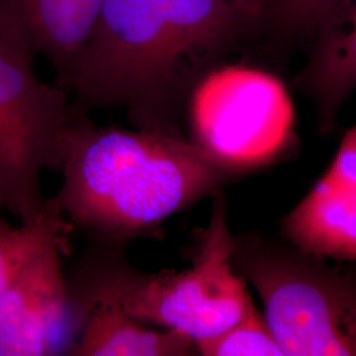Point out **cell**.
<instances>
[{
    "label": "cell",
    "mask_w": 356,
    "mask_h": 356,
    "mask_svg": "<svg viewBox=\"0 0 356 356\" xmlns=\"http://www.w3.org/2000/svg\"><path fill=\"white\" fill-rule=\"evenodd\" d=\"M63 184L47 204L104 245L161 232L168 218L247 176L186 138L99 127L73 106Z\"/></svg>",
    "instance_id": "cell-1"
},
{
    "label": "cell",
    "mask_w": 356,
    "mask_h": 356,
    "mask_svg": "<svg viewBox=\"0 0 356 356\" xmlns=\"http://www.w3.org/2000/svg\"><path fill=\"white\" fill-rule=\"evenodd\" d=\"M250 24L229 0H102L73 106L124 107L139 129L184 138L178 107L194 70Z\"/></svg>",
    "instance_id": "cell-2"
},
{
    "label": "cell",
    "mask_w": 356,
    "mask_h": 356,
    "mask_svg": "<svg viewBox=\"0 0 356 356\" xmlns=\"http://www.w3.org/2000/svg\"><path fill=\"white\" fill-rule=\"evenodd\" d=\"M207 227L197 231L191 267L145 273L129 266L120 245L86 261L67 292L76 321L95 301H113L143 323L176 331L194 343L227 330L254 309L252 296L229 261L232 236L223 191L213 194Z\"/></svg>",
    "instance_id": "cell-3"
},
{
    "label": "cell",
    "mask_w": 356,
    "mask_h": 356,
    "mask_svg": "<svg viewBox=\"0 0 356 356\" xmlns=\"http://www.w3.org/2000/svg\"><path fill=\"white\" fill-rule=\"evenodd\" d=\"M229 261L259 294L284 356L356 355L355 273L256 232L232 236Z\"/></svg>",
    "instance_id": "cell-4"
},
{
    "label": "cell",
    "mask_w": 356,
    "mask_h": 356,
    "mask_svg": "<svg viewBox=\"0 0 356 356\" xmlns=\"http://www.w3.org/2000/svg\"><path fill=\"white\" fill-rule=\"evenodd\" d=\"M35 54L0 20V210L20 223L45 209L41 175L60 170L73 115L66 90L42 82Z\"/></svg>",
    "instance_id": "cell-5"
},
{
    "label": "cell",
    "mask_w": 356,
    "mask_h": 356,
    "mask_svg": "<svg viewBox=\"0 0 356 356\" xmlns=\"http://www.w3.org/2000/svg\"><path fill=\"white\" fill-rule=\"evenodd\" d=\"M189 123L191 143L247 175L280 161L297 144L285 83L245 65L216 67L197 81Z\"/></svg>",
    "instance_id": "cell-6"
},
{
    "label": "cell",
    "mask_w": 356,
    "mask_h": 356,
    "mask_svg": "<svg viewBox=\"0 0 356 356\" xmlns=\"http://www.w3.org/2000/svg\"><path fill=\"white\" fill-rule=\"evenodd\" d=\"M38 256L0 296V356L54 355L69 350L74 326L61 254Z\"/></svg>",
    "instance_id": "cell-7"
},
{
    "label": "cell",
    "mask_w": 356,
    "mask_h": 356,
    "mask_svg": "<svg viewBox=\"0 0 356 356\" xmlns=\"http://www.w3.org/2000/svg\"><path fill=\"white\" fill-rule=\"evenodd\" d=\"M102 0H0V20L41 54L56 72V85L70 90Z\"/></svg>",
    "instance_id": "cell-8"
},
{
    "label": "cell",
    "mask_w": 356,
    "mask_h": 356,
    "mask_svg": "<svg viewBox=\"0 0 356 356\" xmlns=\"http://www.w3.org/2000/svg\"><path fill=\"white\" fill-rule=\"evenodd\" d=\"M313 38L309 60L293 86L314 104L319 132L330 135L356 86V13L319 26Z\"/></svg>",
    "instance_id": "cell-9"
},
{
    "label": "cell",
    "mask_w": 356,
    "mask_h": 356,
    "mask_svg": "<svg viewBox=\"0 0 356 356\" xmlns=\"http://www.w3.org/2000/svg\"><path fill=\"white\" fill-rule=\"evenodd\" d=\"M281 231L293 247L338 263L356 259V191L319 178L282 218Z\"/></svg>",
    "instance_id": "cell-10"
},
{
    "label": "cell",
    "mask_w": 356,
    "mask_h": 356,
    "mask_svg": "<svg viewBox=\"0 0 356 356\" xmlns=\"http://www.w3.org/2000/svg\"><path fill=\"white\" fill-rule=\"evenodd\" d=\"M76 339L66 354L74 356H188L195 343L179 332L156 331L131 317L113 301H95L79 312Z\"/></svg>",
    "instance_id": "cell-11"
},
{
    "label": "cell",
    "mask_w": 356,
    "mask_h": 356,
    "mask_svg": "<svg viewBox=\"0 0 356 356\" xmlns=\"http://www.w3.org/2000/svg\"><path fill=\"white\" fill-rule=\"evenodd\" d=\"M72 226L47 204L32 222L13 226L0 219V296L38 256L54 245H67Z\"/></svg>",
    "instance_id": "cell-12"
},
{
    "label": "cell",
    "mask_w": 356,
    "mask_h": 356,
    "mask_svg": "<svg viewBox=\"0 0 356 356\" xmlns=\"http://www.w3.org/2000/svg\"><path fill=\"white\" fill-rule=\"evenodd\" d=\"M356 13V0H264L263 19L284 38L313 36L319 26Z\"/></svg>",
    "instance_id": "cell-13"
},
{
    "label": "cell",
    "mask_w": 356,
    "mask_h": 356,
    "mask_svg": "<svg viewBox=\"0 0 356 356\" xmlns=\"http://www.w3.org/2000/svg\"><path fill=\"white\" fill-rule=\"evenodd\" d=\"M195 350L204 356H284L263 313L256 307L227 330L197 342Z\"/></svg>",
    "instance_id": "cell-14"
},
{
    "label": "cell",
    "mask_w": 356,
    "mask_h": 356,
    "mask_svg": "<svg viewBox=\"0 0 356 356\" xmlns=\"http://www.w3.org/2000/svg\"><path fill=\"white\" fill-rule=\"evenodd\" d=\"M323 179L337 188L356 191V129L346 131Z\"/></svg>",
    "instance_id": "cell-15"
},
{
    "label": "cell",
    "mask_w": 356,
    "mask_h": 356,
    "mask_svg": "<svg viewBox=\"0 0 356 356\" xmlns=\"http://www.w3.org/2000/svg\"><path fill=\"white\" fill-rule=\"evenodd\" d=\"M254 24L261 22L264 13V0H229Z\"/></svg>",
    "instance_id": "cell-16"
}]
</instances>
